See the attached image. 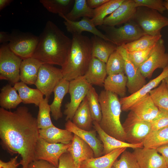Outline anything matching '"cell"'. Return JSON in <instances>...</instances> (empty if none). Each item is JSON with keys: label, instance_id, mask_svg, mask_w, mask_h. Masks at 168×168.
Segmentation results:
<instances>
[{"label": "cell", "instance_id": "cell-1", "mask_svg": "<svg viewBox=\"0 0 168 168\" xmlns=\"http://www.w3.org/2000/svg\"><path fill=\"white\" fill-rule=\"evenodd\" d=\"M40 138L37 119L24 106L13 112L0 108V138L3 148L11 154L18 153L22 167L35 160V150Z\"/></svg>", "mask_w": 168, "mask_h": 168}, {"label": "cell", "instance_id": "cell-2", "mask_svg": "<svg viewBox=\"0 0 168 168\" xmlns=\"http://www.w3.org/2000/svg\"><path fill=\"white\" fill-rule=\"evenodd\" d=\"M39 38L38 45L32 57L43 64L62 67L71 49L72 39L49 20L47 22Z\"/></svg>", "mask_w": 168, "mask_h": 168}, {"label": "cell", "instance_id": "cell-3", "mask_svg": "<svg viewBox=\"0 0 168 168\" xmlns=\"http://www.w3.org/2000/svg\"><path fill=\"white\" fill-rule=\"evenodd\" d=\"M71 49L61 67L63 78L70 82L84 76L92 58L90 39L82 34L72 35Z\"/></svg>", "mask_w": 168, "mask_h": 168}, {"label": "cell", "instance_id": "cell-4", "mask_svg": "<svg viewBox=\"0 0 168 168\" xmlns=\"http://www.w3.org/2000/svg\"><path fill=\"white\" fill-rule=\"evenodd\" d=\"M102 117L99 123L107 134L116 139L126 142L125 135L120 121L122 111L118 96L105 90L99 95Z\"/></svg>", "mask_w": 168, "mask_h": 168}, {"label": "cell", "instance_id": "cell-5", "mask_svg": "<svg viewBox=\"0 0 168 168\" xmlns=\"http://www.w3.org/2000/svg\"><path fill=\"white\" fill-rule=\"evenodd\" d=\"M134 20L147 35H160L161 29L168 26V18L157 11L144 7H137Z\"/></svg>", "mask_w": 168, "mask_h": 168}, {"label": "cell", "instance_id": "cell-6", "mask_svg": "<svg viewBox=\"0 0 168 168\" xmlns=\"http://www.w3.org/2000/svg\"><path fill=\"white\" fill-rule=\"evenodd\" d=\"M118 47L133 42L147 34L135 22L130 21L118 28L104 25L99 26Z\"/></svg>", "mask_w": 168, "mask_h": 168}, {"label": "cell", "instance_id": "cell-7", "mask_svg": "<svg viewBox=\"0 0 168 168\" xmlns=\"http://www.w3.org/2000/svg\"><path fill=\"white\" fill-rule=\"evenodd\" d=\"M22 59L11 50L8 44L0 48V79L15 84L20 79V68Z\"/></svg>", "mask_w": 168, "mask_h": 168}, {"label": "cell", "instance_id": "cell-8", "mask_svg": "<svg viewBox=\"0 0 168 168\" xmlns=\"http://www.w3.org/2000/svg\"><path fill=\"white\" fill-rule=\"evenodd\" d=\"M92 86L87 82L84 76L69 82L68 93L70 96V100L65 104L64 111L67 121L72 120L76 110Z\"/></svg>", "mask_w": 168, "mask_h": 168}, {"label": "cell", "instance_id": "cell-9", "mask_svg": "<svg viewBox=\"0 0 168 168\" xmlns=\"http://www.w3.org/2000/svg\"><path fill=\"white\" fill-rule=\"evenodd\" d=\"M11 34L8 45L11 50L22 60L32 57L39 42V36L18 31H13Z\"/></svg>", "mask_w": 168, "mask_h": 168}, {"label": "cell", "instance_id": "cell-10", "mask_svg": "<svg viewBox=\"0 0 168 168\" xmlns=\"http://www.w3.org/2000/svg\"><path fill=\"white\" fill-rule=\"evenodd\" d=\"M122 125L126 142L131 144L142 143L152 131L150 122L140 120L130 112Z\"/></svg>", "mask_w": 168, "mask_h": 168}, {"label": "cell", "instance_id": "cell-11", "mask_svg": "<svg viewBox=\"0 0 168 168\" xmlns=\"http://www.w3.org/2000/svg\"><path fill=\"white\" fill-rule=\"evenodd\" d=\"M63 76L61 69L52 65L43 64L40 66L35 85L45 97L49 98Z\"/></svg>", "mask_w": 168, "mask_h": 168}, {"label": "cell", "instance_id": "cell-12", "mask_svg": "<svg viewBox=\"0 0 168 168\" xmlns=\"http://www.w3.org/2000/svg\"><path fill=\"white\" fill-rule=\"evenodd\" d=\"M71 143L68 144L49 143L40 137L35 148V160H45L58 168L60 156L68 152Z\"/></svg>", "mask_w": 168, "mask_h": 168}, {"label": "cell", "instance_id": "cell-13", "mask_svg": "<svg viewBox=\"0 0 168 168\" xmlns=\"http://www.w3.org/2000/svg\"><path fill=\"white\" fill-rule=\"evenodd\" d=\"M168 65V53L166 52L163 40L161 38L155 44L147 59L139 67L142 75L149 78L157 68L163 69Z\"/></svg>", "mask_w": 168, "mask_h": 168}, {"label": "cell", "instance_id": "cell-14", "mask_svg": "<svg viewBox=\"0 0 168 168\" xmlns=\"http://www.w3.org/2000/svg\"><path fill=\"white\" fill-rule=\"evenodd\" d=\"M117 49L124 59L125 73L128 79L127 87L128 92L132 94L146 84V78L142 74L139 68L130 60L126 49L122 46L118 47Z\"/></svg>", "mask_w": 168, "mask_h": 168}, {"label": "cell", "instance_id": "cell-15", "mask_svg": "<svg viewBox=\"0 0 168 168\" xmlns=\"http://www.w3.org/2000/svg\"><path fill=\"white\" fill-rule=\"evenodd\" d=\"M168 76V65L163 69L157 77L150 81L141 89L130 95L119 99L122 111H129L131 107L138 101L148 94L152 90L158 86L162 81Z\"/></svg>", "mask_w": 168, "mask_h": 168}, {"label": "cell", "instance_id": "cell-16", "mask_svg": "<svg viewBox=\"0 0 168 168\" xmlns=\"http://www.w3.org/2000/svg\"><path fill=\"white\" fill-rule=\"evenodd\" d=\"M137 8L134 0H124L117 9L105 19L103 25L115 26L129 22L134 18Z\"/></svg>", "mask_w": 168, "mask_h": 168}, {"label": "cell", "instance_id": "cell-17", "mask_svg": "<svg viewBox=\"0 0 168 168\" xmlns=\"http://www.w3.org/2000/svg\"><path fill=\"white\" fill-rule=\"evenodd\" d=\"M157 150L144 147L134 149L132 153L140 168H168L165 159Z\"/></svg>", "mask_w": 168, "mask_h": 168}, {"label": "cell", "instance_id": "cell-18", "mask_svg": "<svg viewBox=\"0 0 168 168\" xmlns=\"http://www.w3.org/2000/svg\"><path fill=\"white\" fill-rule=\"evenodd\" d=\"M129 110L139 119L151 123L158 114L159 109L148 94L136 102Z\"/></svg>", "mask_w": 168, "mask_h": 168}, {"label": "cell", "instance_id": "cell-19", "mask_svg": "<svg viewBox=\"0 0 168 168\" xmlns=\"http://www.w3.org/2000/svg\"><path fill=\"white\" fill-rule=\"evenodd\" d=\"M58 15L64 19L65 21H64V24L66 30L72 35L75 34H82V32L87 31L93 34L94 35L112 42L105 34L96 28L91 18L84 17L79 21H72L67 19L63 14H59Z\"/></svg>", "mask_w": 168, "mask_h": 168}, {"label": "cell", "instance_id": "cell-20", "mask_svg": "<svg viewBox=\"0 0 168 168\" xmlns=\"http://www.w3.org/2000/svg\"><path fill=\"white\" fill-rule=\"evenodd\" d=\"M66 129L75 134L86 142L92 148L94 157H98L103 154V146L101 140L96 136L95 131H87L77 127L71 120L65 124Z\"/></svg>", "mask_w": 168, "mask_h": 168}, {"label": "cell", "instance_id": "cell-21", "mask_svg": "<svg viewBox=\"0 0 168 168\" xmlns=\"http://www.w3.org/2000/svg\"><path fill=\"white\" fill-rule=\"evenodd\" d=\"M75 164L80 167L83 161L94 157L91 147L83 140L75 134L68 149Z\"/></svg>", "mask_w": 168, "mask_h": 168}, {"label": "cell", "instance_id": "cell-22", "mask_svg": "<svg viewBox=\"0 0 168 168\" xmlns=\"http://www.w3.org/2000/svg\"><path fill=\"white\" fill-rule=\"evenodd\" d=\"M93 124L94 129L98 134L100 140L103 143V154L104 155L119 148H131L135 149L143 147L142 143L133 144L118 140L105 133L101 128L98 122L93 121Z\"/></svg>", "mask_w": 168, "mask_h": 168}, {"label": "cell", "instance_id": "cell-23", "mask_svg": "<svg viewBox=\"0 0 168 168\" xmlns=\"http://www.w3.org/2000/svg\"><path fill=\"white\" fill-rule=\"evenodd\" d=\"M106 64L99 59L92 57L84 76L92 86H103L107 77Z\"/></svg>", "mask_w": 168, "mask_h": 168}, {"label": "cell", "instance_id": "cell-24", "mask_svg": "<svg viewBox=\"0 0 168 168\" xmlns=\"http://www.w3.org/2000/svg\"><path fill=\"white\" fill-rule=\"evenodd\" d=\"M90 39L92 57L106 63L110 55L117 49L118 47L112 42L95 35L91 36Z\"/></svg>", "mask_w": 168, "mask_h": 168}, {"label": "cell", "instance_id": "cell-25", "mask_svg": "<svg viewBox=\"0 0 168 168\" xmlns=\"http://www.w3.org/2000/svg\"><path fill=\"white\" fill-rule=\"evenodd\" d=\"M40 137L51 143H70L74 134L66 129L58 128L54 126L44 129H39Z\"/></svg>", "mask_w": 168, "mask_h": 168}, {"label": "cell", "instance_id": "cell-26", "mask_svg": "<svg viewBox=\"0 0 168 168\" xmlns=\"http://www.w3.org/2000/svg\"><path fill=\"white\" fill-rule=\"evenodd\" d=\"M126 148L116 149L103 156L86 160L81 164L80 168H112L118 157Z\"/></svg>", "mask_w": 168, "mask_h": 168}, {"label": "cell", "instance_id": "cell-27", "mask_svg": "<svg viewBox=\"0 0 168 168\" xmlns=\"http://www.w3.org/2000/svg\"><path fill=\"white\" fill-rule=\"evenodd\" d=\"M43 64L38 60L31 57L22 60L20 68V79L29 85L35 84L39 69Z\"/></svg>", "mask_w": 168, "mask_h": 168}, {"label": "cell", "instance_id": "cell-28", "mask_svg": "<svg viewBox=\"0 0 168 168\" xmlns=\"http://www.w3.org/2000/svg\"><path fill=\"white\" fill-rule=\"evenodd\" d=\"M69 85V82L63 78L53 91L54 98L50 106L52 116L56 120L62 117L61 107L64 97L68 93Z\"/></svg>", "mask_w": 168, "mask_h": 168}, {"label": "cell", "instance_id": "cell-29", "mask_svg": "<svg viewBox=\"0 0 168 168\" xmlns=\"http://www.w3.org/2000/svg\"><path fill=\"white\" fill-rule=\"evenodd\" d=\"M127 81V77L124 73L108 75L104 82V90L124 97Z\"/></svg>", "mask_w": 168, "mask_h": 168}, {"label": "cell", "instance_id": "cell-30", "mask_svg": "<svg viewBox=\"0 0 168 168\" xmlns=\"http://www.w3.org/2000/svg\"><path fill=\"white\" fill-rule=\"evenodd\" d=\"M72 120L78 128L89 131L93 120L86 96L76 110Z\"/></svg>", "mask_w": 168, "mask_h": 168}, {"label": "cell", "instance_id": "cell-31", "mask_svg": "<svg viewBox=\"0 0 168 168\" xmlns=\"http://www.w3.org/2000/svg\"><path fill=\"white\" fill-rule=\"evenodd\" d=\"M21 99L25 104H33L38 106L44 99V94L38 89H33L28 86L26 84L21 81L14 85Z\"/></svg>", "mask_w": 168, "mask_h": 168}, {"label": "cell", "instance_id": "cell-32", "mask_svg": "<svg viewBox=\"0 0 168 168\" xmlns=\"http://www.w3.org/2000/svg\"><path fill=\"white\" fill-rule=\"evenodd\" d=\"M15 88L7 84L1 89L0 105L6 110L15 109L22 101Z\"/></svg>", "mask_w": 168, "mask_h": 168}, {"label": "cell", "instance_id": "cell-33", "mask_svg": "<svg viewBox=\"0 0 168 168\" xmlns=\"http://www.w3.org/2000/svg\"><path fill=\"white\" fill-rule=\"evenodd\" d=\"M124 0H109L99 7L94 9V16L91 20L95 26L103 25L105 19L112 13Z\"/></svg>", "mask_w": 168, "mask_h": 168}, {"label": "cell", "instance_id": "cell-34", "mask_svg": "<svg viewBox=\"0 0 168 168\" xmlns=\"http://www.w3.org/2000/svg\"><path fill=\"white\" fill-rule=\"evenodd\" d=\"M142 143L144 147L156 149L168 144V127L152 131Z\"/></svg>", "mask_w": 168, "mask_h": 168}, {"label": "cell", "instance_id": "cell-35", "mask_svg": "<svg viewBox=\"0 0 168 168\" xmlns=\"http://www.w3.org/2000/svg\"><path fill=\"white\" fill-rule=\"evenodd\" d=\"M94 9L90 8L86 0H75L70 11L64 15L68 20L77 21L81 17H87L92 18L94 16Z\"/></svg>", "mask_w": 168, "mask_h": 168}, {"label": "cell", "instance_id": "cell-36", "mask_svg": "<svg viewBox=\"0 0 168 168\" xmlns=\"http://www.w3.org/2000/svg\"><path fill=\"white\" fill-rule=\"evenodd\" d=\"M40 2L49 12L66 15L73 5V0H40Z\"/></svg>", "mask_w": 168, "mask_h": 168}, {"label": "cell", "instance_id": "cell-37", "mask_svg": "<svg viewBox=\"0 0 168 168\" xmlns=\"http://www.w3.org/2000/svg\"><path fill=\"white\" fill-rule=\"evenodd\" d=\"M149 94L157 107L168 111V86L165 79Z\"/></svg>", "mask_w": 168, "mask_h": 168}, {"label": "cell", "instance_id": "cell-38", "mask_svg": "<svg viewBox=\"0 0 168 168\" xmlns=\"http://www.w3.org/2000/svg\"><path fill=\"white\" fill-rule=\"evenodd\" d=\"M161 37V34L155 36L146 35L122 46L128 52L143 50L155 44Z\"/></svg>", "mask_w": 168, "mask_h": 168}, {"label": "cell", "instance_id": "cell-39", "mask_svg": "<svg viewBox=\"0 0 168 168\" xmlns=\"http://www.w3.org/2000/svg\"><path fill=\"white\" fill-rule=\"evenodd\" d=\"M49 98L45 97L41 100L38 106L39 110L37 118V126L39 129H44L54 126L51 119Z\"/></svg>", "mask_w": 168, "mask_h": 168}, {"label": "cell", "instance_id": "cell-40", "mask_svg": "<svg viewBox=\"0 0 168 168\" xmlns=\"http://www.w3.org/2000/svg\"><path fill=\"white\" fill-rule=\"evenodd\" d=\"M106 64L108 76L125 73L124 59L117 49L110 55Z\"/></svg>", "mask_w": 168, "mask_h": 168}, {"label": "cell", "instance_id": "cell-41", "mask_svg": "<svg viewBox=\"0 0 168 168\" xmlns=\"http://www.w3.org/2000/svg\"><path fill=\"white\" fill-rule=\"evenodd\" d=\"M86 97L92 117L93 121L99 123L100 122L102 113L100 105L99 100V95L92 86L89 89Z\"/></svg>", "mask_w": 168, "mask_h": 168}, {"label": "cell", "instance_id": "cell-42", "mask_svg": "<svg viewBox=\"0 0 168 168\" xmlns=\"http://www.w3.org/2000/svg\"><path fill=\"white\" fill-rule=\"evenodd\" d=\"M115 168H140L135 158L132 153L126 150L121 155L113 165Z\"/></svg>", "mask_w": 168, "mask_h": 168}, {"label": "cell", "instance_id": "cell-43", "mask_svg": "<svg viewBox=\"0 0 168 168\" xmlns=\"http://www.w3.org/2000/svg\"><path fill=\"white\" fill-rule=\"evenodd\" d=\"M155 45L143 50L132 52L126 51L130 60L137 67L139 68L148 58Z\"/></svg>", "mask_w": 168, "mask_h": 168}, {"label": "cell", "instance_id": "cell-44", "mask_svg": "<svg viewBox=\"0 0 168 168\" xmlns=\"http://www.w3.org/2000/svg\"><path fill=\"white\" fill-rule=\"evenodd\" d=\"M159 109L158 114L151 122L152 131L168 127V111L161 108Z\"/></svg>", "mask_w": 168, "mask_h": 168}, {"label": "cell", "instance_id": "cell-45", "mask_svg": "<svg viewBox=\"0 0 168 168\" xmlns=\"http://www.w3.org/2000/svg\"><path fill=\"white\" fill-rule=\"evenodd\" d=\"M136 7H144L157 11L161 14L166 10L162 0H134Z\"/></svg>", "mask_w": 168, "mask_h": 168}, {"label": "cell", "instance_id": "cell-46", "mask_svg": "<svg viewBox=\"0 0 168 168\" xmlns=\"http://www.w3.org/2000/svg\"><path fill=\"white\" fill-rule=\"evenodd\" d=\"M58 168H80L75 163L72 157L68 152L63 153L59 158Z\"/></svg>", "mask_w": 168, "mask_h": 168}, {"label": "cell", "instance_id": "cell-47", "mask_svg": "<svg viewBox=\"0 0 168 168\" xmlns=\"http://www.w3.org/2000/svg\"><path fill=\"white\" fill-rule=\"evenodd\" d=\"M27 168H58L52 164L44 160H35L30 162Z\"/></svg>", "mask_w": 168, "mask_h": 168}, {"label": "cell", "instance_id": "cell-48", "mask_svg": "<svg viewBox=\"0 0 168 168\" xmlns=\"http://www.w3.org/2000/svg\"><path fill=\"white\" fill-rule=\"evenodd\" d=\"M18 156L11 159L8 162H5L0 160V168H17L20 164L17 162Z\"/></svg>", "mask_w": 168, "mask_h": 168}, {"label": "cell", "instance_id": "cell-49", "mask_svg": "<svg viewBox=\"0 0 168 168\" xmlns=\"http://www.w3.org/2000/svg\"><path fill=\"white\" fill-rule=\"evenodd\" d=\"M109 0H87L88 6L91 8L95 9L108 2Z\"/></svg>", "mask_w": 168, "mask_h": 168}, {"label": "cell", "instance_id": "cell-50", "mask_svg": "<svg viewBox=\"0 0 168 168\" xmlns=\"http://www.w3.org/2000/svg\"><path fill=\"white\" fill-rule=\"evenodd\" d=\"M156 150L164 158L168 167V144L158 148Z\"/></svg>", "mask_w": 168, "mask_h": 168}, {"label": "cell", "instance_id": "cell-51", "mask_svg": "<svg viewBox=\"0 0 168 168\" xmlns=\"http://www.w3.org/2000/svg\"><path fill=\"white\" fill-rule=\"evenodd\" d=\"M11 39V34L8 32L1 31L0 32V42L5 44L10 41Z\"/></svg>", "mask_w": 168, "mask_h": 168}, {"label": "cell", "instance_id": "cell-52", "mask_svg": "<svg viewBox=\"0 0 168 168\" xmlns=\"http://www.w3.org/2000/svg\"><path fill=\"white\" fill-rule=\"evenodd\" d=\"M13 1L12 0H0V10L9 5Z\"/></svg>", "mask_w": 168, "mask_h": 168}, {"label": "cell", "instance_id": "cell-53", "mask_svg": "<svg viewBox=\"0 0 168 168\" xmlns=\"http://www.w3.org/2000/svg\"><path fill=\"white\" fill-rule=\"evenodd\" d=\"M164 5L166 10L168 11V0L164 1Z\"/></svg>", "mask_w": 168, "mask_h": 168}, {"label": "cell", "instance_id": "cell-54", "mask_svg": "<svg viewBox=\"0 0 168 168\" xmlns=\"http://www.w3.org/2000/svg\"><path fill=\"white\" fill-rule=\"evenodd\" d=\"M164 79L168 86V76L166 77Z\"/></svg>", "mask_w": 168, "mask_h": 168}, {"label": "cell", "instance_id": "cell-55", "mask_svg": "<svg viewBox=\"0 0 168 168\" xmlns=\"http://www.w3.org/2000/svg\"><path fill=\"white\" fill-rule=\"evenodd\" d=\"M27 168V167H22V168Z\"/></svg>", "mask_w": 168, "mask_h": 168}, {"label": "cell", "instance_id": "cell-56", "mask_svg": "<svg viewBox=\"0 0 168 168\" xmlns=\"http://www.w3.org/2000/svg\"><path fill=\"white\" fill-rule=\"evenodd\" d=\"M112 168H115L113 166Z\"/></svg>", "mask_w": 168, "mask_h": 168}]
</instances>
